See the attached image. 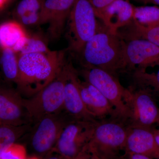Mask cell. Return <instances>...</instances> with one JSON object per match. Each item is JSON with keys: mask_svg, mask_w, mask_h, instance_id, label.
Returning <instances> with one entry per match:
<instances>
[{"mask_svg": "<svg viewBox=\"0 0 159 159\" xmlns=\"http://www.w3.org/2000/svg\"><path fill=\"white\" fill-rule=\"evenodd\" d=\"M45 41L37 35H29L25 45L17 54L31 53H46L51 52Z\"/></svg>", "mask_w": 159, "mask_h": 159, "instance_id": "603a6c76", "label": "cell"}, {"mask_svg": "<svg viewBox=\"0 0 159 159\" xmlns=\"http://www.w3.org/2000/svg\"><path fill=\"white\" fill-rule=\"evenodd\" d=\"M45 0H22L16 7L15 15L17 18L31 12H40Z\"/></svg>", "mask_w": 159, "mask_h": 159, "instance_id": "cb8c5ba5", "label": "cell"}, {"mask_svg": "<svg viewBox=\"0 0 159 159\" xmlns=\"http://www.w3.org/2000/svg\"><path fill=\"white\" fill-rule=\"evenodd\" d=\"M80 95L86 108L97 120L117 118L116 111L108 99L86 81L79 82Z\"/></svg>", "mask_w": 159, "mask_h": 159, "instance_id": "9a60e30c", "label": "cell"}, {"mask_svg": "<svg viewBox=\"0 0 159 159\" xmlns=\"http://www.w3.org/2000/svg\"><path fill=\"white\" fill-rule=\"evenodd\" d=\"M68 61L53 81L23 103L31 123L43 117L64 111V87Z\"/></svg>", "mask_w": 159, "mask_h": 159, "instance_id": "8992f818", "label": "cell"}, {"mask_svg": "<svg viewBox=\"0 0 159 159\" xmlns=\"http://www.w3.org/2000/svg\"><path fill=\"white\" fill-rule=\"evenodd\" d=\"M28 159H39L38 158L36 157H32Z\"/></svg>", "mask_w": 159, "mask_h": 159, "instance_id": "e575fe53", "label": "cell"}, {"mask_svg": "<svg viewBox=\"0 0 159 159\" xmlns=\"http://www.w3.org/2000/svg\"><path fill=\"white\" fill-rule=\"evenodd\" d=\"M125 152L144 155L152 159L159 156V146L156 142L154 129L129 126Z\"/></svg>", "mask_w": 159, "mask_h": 159, "instance_id": "2e32d148", "label": "cell"}, {"mask_svg": "<svg viewBox=\"0 0 159 159\" xmlns=\"http://www.w3.org/2000/svg\"><path fill=\"white\" fill-rule=\"evenodd\" d=\"M154 133L155 139L157 145L159 146V135L156 132L155 129H154Z\"/></svg>", "mask_w": 159, "mask_h": 159, "instance_id": "1f68e13d", "label": "cell"}, {"mask_svg": "<svg viewBox=\"0 0 159 159\" xmlns=\"http://www.w3.org/2000/svg\"><path fill=\"white\" fill-rule=\"evenodd\" d=\"M23 99L17 89L0 86V122L2 125L19 126L31 123L24 107Z\"/></svg>", "mask_w": 159, "mask_h": 159, "instance_id": "8fae6325", "label": "cell"}, {"mask_svg": "<svg viewBox=\"0 0 159 159\" xmlns=\"http://www.w3.org/2000/svg\"><path fill=\"white\" fill-rule=\"evenodd\" d=\"M124 101L130 127L152 128L159 119V107L154 95L148 89L134 85L126 89Z\"/></svg>", "mask_w": 159, "mask_h": 159, "instance_id": "52a82bcc", "label": "cell"}, {"mask_svg": "<svg viewBox=\"0 0 159 159\" xmlns=\"http://www.w3.org/2000/svg\"><path fill=\"white\" fill-rule=\"evenodd\" d=\"M115 159H129V158L128 157H127V155L125 153V154L123 155H120Z\"/></svg>", "mask_w": 159, "mask_h": 159, "instance_id": "d6a6232c", "label": "cell"}, {"mask_svg": "<svg viewBox=\"0 0 159 159\" xmlns=\"http://www.w3.org/2000/svg\"><path fill=\"white\" fill-rule=\"evenodd\" d=\"M76 0H45L40 11L38 25L48 24L52 39L59 38Z\"/></svg>", "mask_w": 159, "mask_h": 159, "instance_id": "7c38bea8", "label": "cell"}, {"mask_svg": "<svg viewBox=\"0 0 159 159\" xmlns=\"http://www.w3.org/2000/svg\"><path fill=\"white\" fill-rule=\"evenodd\" d=\"M90 0H76L67 20V50L80 55L89 40L96 34L99 23Z\"/></svg>", "mask_w": 159, "mask_h": 159, "instance_id": "5b68a950", "label": "cell"}, {"mask_svg": "<svg viewBox=\"0 0 159 159\" xmlns=\"http://www.w3.org/2000/svg\"><path fill=\"white\" fill-rule=\"evenodd\" d=\"M31 125L30 123L19 126L0 125V157L10 146L21 139L29 131Z\"/></svg>", "mask_w": 159, "mask_h": 159, "instance_id": "ffe728a7", "label": "cell"}, {"mask_svg": "<svg viewBox=\"0 0 159 159\" xmlns=\"http://www.w3.org/2000/svg\"><path fill=\"white\" fill-rule=\"evenodd\" d=\"M122 72L159 66V47L146 40L124 41Z\"/></svg>", "mask_w": 159, "mask_h": 159, "instance_id": "30bf717a", "label": "cell"}, {"mask_svg": "<svg viewBox=\"0 0 159 159\" xmlns=\"http://www.w3.org/2000/svg\"><path fill=\"white\" fill-rule=\"evenodd\" d=\"M78 72L68 61L64 87V110L75 120L98 121L88 111L83 102L79 86Z\"/></svg>", "mask_w": 159, "mask_h": 159, "instance_id": "4fadbf2b", "label": "cell"}, {"mask_svg": "<svg viewBox=\"0 0 159 159\" xmlns=\"http://www.w3.org/2000/svg\"><path fill=\"white\" fill-rule=\"evenodd\" d=\"M157 123V124H158V125L159 126V119Z\"/></svg>", "mask_w": 159, "mask_h": 159, "instance_id": "8d00e7d4", "label": "cell"}, {"mask_svg": "<svg viewBox=\"0 0 159 159\" xmlns=\"http://www.w3.org/2000/svg\"><path fill=\"white\" fill-rule=\"evenodd\" d=\"M66 51L18 54L19 77L16 85L25 98H30L54 80L66 62Z\"/></svg>", "mask_w": 159, "mask_h": 159, "instance_id": "6da1fadb", "label": "cell"}, {"mask_svg": "<svg viewBox=\"0 0 159 159\" xmlns=\"http://www.w3.org/2000/svg\"><path fill=\"white\" fill-rule=\"evenodd\" d=\"M125 153L127 155L129 159H153L150 157L144 155L134 153H127V152H125Z\"/></svg>", "mask_w": 159, "mask_h": 159, "instance_id": "f1b7e54d", "label": "cell"}, {"mask_svg": "<svg viewBox=\"0 0 159 159\" xmlns=\"http://www.w3.org/2000/svg\"><path fill=\"white\" fill-rule=\"evenodd\" d=\"M77 72L108 99L115 108L117 118L127 123L128 111L124 101L126 89L121 85L117 76L93 66H84Z\"/></svg>", "mask_w": 159, "mask_h": 159, "instance_id": "ba28073f", "label": "cell"}, {"mask_svg": "<svg viewBox=\"0 0 159 159\" xmlns=\"http://www.w3.org/2000/svg\"><path fill=\"white\" fill-rule=\"evenodd\" d=\"M0 159H27L25 146L17 143L13 144L2 154Z\"/></svg>", "mask_w": 159, "mask_h": 159, "instance_id": "d4e9b609", "label": "cell"}, {"mask_svg": "<svg viewBox=\"0 0 159 159\" xmlns=\"http://www.w3.org/2000/svg\"><path fill=\"white\" fill-rule=\"evenodd\" d=\"M40 12L27 13L18 18L20 24L25 25H38L39 22Z\"/></svg>", "mask_w": 159, "mask_h": 159, "instance_id": "484cf974", "label": "cell"}, {"mask_svg": "<svg viewBox=\"0 0 159 159\" xmlns=\"http://www.w3.org/2000/svg\"><path fill=\"white\" fill-rule=\"evenodd\" d=\"M70 159H99L86 146L76 157Z\"/></svg>", "mask_w": 159, "mask_h": 159, "instance_id": "4316f807", "label": "cell"}, {"mask_svg": "<svg viewBox=\"0 0 159 159\" xmlns=\"http://www.w3.org/2000/svg\"><path fill=\"white\" fill-rule=\"evenodd\" d=\"M8 1H9V0H5L6 3H7V2H8Z\"/></svg>", "mask_w": 159, "mask_h": 159, "instance_id": "74e56055", "label": "cell"}, {"mask_svg": "<svg viewBox=\"0 0 159 159\" xmlns=\"http://www.w3.org/2000/svg\"><path fill=\"white\" fill-rule=\"evenodd\" d=\"M73 120L64 110L47 115L33 122L21 139L34 157L43 159L53 152L63 129Z\"/></svg>", "mask_w": 159, "mask_h": 159, "instance_id": "3957f363", "label": "cell"}, {"mask_svg": "<svg viewBox=\"0 0 159 159\" xmlns=\"http://www.w3.org/2000/svg\"><path fill=\"white\" fill-rule=\"evenodd\" d=\"M129 126L122 119L109 118L98 120L87 147L99 159H115L125 151Z\"/></svg>", "mask_w": 159, "mask_h": 159, "instance_id": "277c9868", "label": "cell"}, {"mask_svg": "<svg viewBox=\"0 0 159 159\" xmlns=\"http://www.w3.org/2000/svg\"><path fill=\"white\" fill-rule=\"evenodd\" d=\"M29 35L21 24L15 21L0 25V49H9L19 53L25 45Z\"/></svg>", "mask_w": 159, "mask_h": 159, "instance_id": "e0dca14e", "label": "cell"}, {"mask_svg": "<svg viewBox=\"0 0 159 159\" xmlns=\"http://www.w3.org/2000/svg\"><path fill=\"white\" fill-rule=\"evenodd\" d=\"M133 78L134 85L148 89L159 97V69L157 73H148L145 69H136Z\"/></svg>", "mask_w": 159, "mask_h": 159, "instance_id": "44dd1931", "label": "cell"}, {"mask_svg": "<svg viewBox=\"0 0 159 159\" xmlns=\"http://www.w3.org/2000/svg\"><path fill=\"white\" fill-rule=\"evenodd\" d=\"M43 159H64L62 156L57 152L53 151Z\"/></svg>", "mask_w": 159, "mask_h": 159, "instance_id": "f546056e", "label": "cell"}, {"mask_svg": "<svg viewBox=\"0 0 159 159\" xmlns=\"http://www.w3.org/2000/svg\"><path fill=\"white\" fill-rule=\"evenodd\" d=\"M157 159H159V156L157 158Z\"/></svg>", "mask_w": 159, "mask_h": 159, "instance_id": "f35d334b", "label": "cell"}, {"mask_svg": "<svg viewBox=\"0 0 159 159\" xmlns=\"http://www.w3.org/2000/svg\"><path fill=\"white\" fill-rule=\"evenodd\" d=\"M124 40L103 24L86 43L81 54L84 66H93L117 76L122 71Z\"/></svg>", "mask_w": 159, "mask_h": 159, "instance_id": "7a4b0ae2", "label": "cell"}, {"mask_svg": "<svg viewBox=\"0 0 159 159\" xmlns=\"http://www.w3.org/2000/svg\"><path fill=\"white\" fill-rule=\"evenodd\" d=\"M155 131L157 133V134H158L159 135V129H158V130H156V129H155Z\"/></svg>", "mask_w": 159, "mask_h": 159, "instance_id": "d590c367", "label": "cell"}, {"mask_svg": "<svg viewBox=\"0 0 159 159\" xmlns=\"http://www.w3.org/2000/svg\"><path fill=\"white\" fill-rule=\"evenodd\" d=\"M139 2H142L145 4H152L154 5L159 6V0H137Z\"/></svg>", "mask_w": 159, "mask_h": 159, "instance_id": "4dcf8cb0", "label": "cell"}, {"mask_svg": "<svg viewBox=\"0 0 159 159\" xmlns=\"http://www.w3.org/2000/svg\"><path fill=\"white\" fill-rule=\"evenodd\" d=\"M97 121L72 120L63 129L53 151L64 159L76 157L90 141Z\"/></svg>", "mask_w": 159, "mask_h": 159, "instance_id": "9c48e42d", "label": "cell"}, {"mask_svg": "<svg viewBox=\"0 0 159 159\" xmlns=\"http://www.w3.org/2000/svg\"><path fill=\"white\" fill-rule=\"evenodd\" d=\"M134 20L147 28L159 26V7L143 6L135 7Z\"/></svg>", "mask_w": 159, "mask_h": 159, "instance_id": "7402d4cb", "label": "cell"}, {"mask_svg": "<svg viewBox=\"0 0 159 159\" xmlns=\"http://www.w3.org/2000/svg\"><path fill=\"white\" fill-rule=\"evenodd\" d=\"M93 7L95 11H98L105 8L113 2L115 0H90Z\"/></svg>", "mask_w": 159, "mask_h": 159, "instance_id": "83f0119b", "label": "cell"}, {"mask_svg": "<svg viewBox=\"0 0 159 159\" xmlns=\"http://www.w3.org/2000/svg\"><path fill=\"white\" fill-rule=\"evenodd\" d=\"M6 3L5 0H0V9L3 8V6H5Z\"/></svg>", "mask_w": 159, "mask_h": 159, "instance_id": "836d02e7", "label": "cell"}, {"mask_svg": "<svg viewBox=\"0 0 159 159\" xmlns=\"http://www.w3.org/2000/svg\"><path fill=\"white\" fill-rule=\"evenodd\" d=\"M2 125V124H1V122H0V125Z\"/></svg>", "mask_w": 159, "mask_h": 159, "instance_id": "ab89813d", "label": "cell"}, {"mask_svg": "<svg viewBox=\"0 0 159 159\" xmlns=\"http://www.w3.org/2000/svg\"><path fill=\"white\" fill-rule=\"evenodd\" d=\"M0 68L7 82L17 83L19 77L17 53L9 49H0Z\"/></svg>", "mask_w": 159, "mask_h": 159, "instance_id": "d6986e66", "label": "cell"}, {"mask_svg": "<svg viewBox=\"0 0 159 159\" xmlns=\"http://www.w3.org/2000/svg\"><path fill=\"white\" fill-rule=\"evenodd\" d=\"M135 7L128 0H115L105 8L95 11V13L107 28L117 33L119 29L133 20Z\"/></svg>", "mask_w": 159, "mask_h": 159, "instance_id": "5bb4252c", "label": "cell"}, {"mask_svg": "<svg viewBox=\"0 0 159 159\" xmlns=\"http://www.w3.org/2000/svg\"><path fill=\"white\" fill-rule=\"evenodd\" d=\"M117 34L124 41L140 39L146 40L159 47V26L147 28L134 19L118 30Z\"/></svg>", "mask_w": 159, "mask_h": 159, "instance_id": "ac0fdd59", "label": "cell"}]
</instances>
